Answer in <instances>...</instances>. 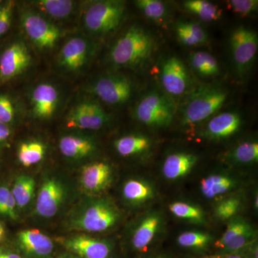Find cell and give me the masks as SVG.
<instances>
[{"mask_svg": "<svg viewBox=\"0 0 258 258\" xmlns=\"http://www.w3.org/2000/svg\"><path fill=\"white\" fill-rule=\"evenodd\" d=\"M227 98V93L221 88L203 86L199 88L184 107L183 124H195L208 119L222 108Z\"/></svg>", "mask_w": 258, "mask_h": 258, "instance_id": "4", "label": "cell"}, {"mask_svg": "<svg viewBox=\"0 0 258 258\" xmlns=\"http://www.w3.org/2000/svg\"><path fill=\"white\" fill-rule=\"evenodd\" d=\"M2 3H3V2L0 1V5H1V4H2Z\"/></svg>", "mask_w": 258, "mask_h": 258, "instance_id": "48", "label": "cell"}, {"mask_svg": "<svg viewBox=\"0 0 258 258\" xmlns=\"http://www.w3.org/2000/svg\"><path fill=\"white\" fill-rule=\"evenodd\" d=\"M91 91L107 104H123L132 96L133 83L124 75H107L96 80L91 86Z\"/></svg>", "mask_w": 258, "mask_h": 258, "instance_id": "10", "label": "cell"}, {"mask_svg": "<svg viewBox=\"0 0 258 258\" xmlns=\"http://www.w3.org/2000/svg\"><path fill=\"white\" fill-rule=\"evenodd\" d=\"M157 195L154 184L144 178H131L125 181L121 189L123 201L132 208H142L152 203Z\"/></svg>", "mask_w": 258, "mask_h": 258, "instance_id": "21", "label": "cell"}, {"mask_svg": "<svg viewBox=\"0 0 258 258\" xmlns=\"http://www.w3.org/2000/svg\"><path fill=\"white\" fill-rule=\"evenodd\" d=\"M110 116L96 102L84 101L75 106L66 118V126L81 130H99L106 126Z\"/></svg>", "mask_w": 258, "mask_h": 258, "instance_id": "11", "label": "cell"}, {"mask_svg": "<svg viewBox=\"0 0 258 258\" xmlns=\"http://www.w3.org/2000/svg\"><path fill=\"white\" fill-rule=\"evenodd\" d=\"M174 113V103L168 97L152 91L146 94L137 103L134 117L147 126L165 128L172 123Z\"/></svg>", "mask_w": 258, "mask_h": 258, "instance_id": "5", "label": "cell"}, {"mask_svg": "<svg viewBox=\"0 0 258 258\" xmlns=\"http://www.w3.org/2000/svg\"><path fill=\"white\" fill-rule=\"evenodd\" d=\"M244 197L240 195H231L219 200L215 208V215L221 220H230L236 216L244 208Z\"/></svg>", "mask_w": 258, "mask_h": 258, "instance_id": "34", "label": "cell"}, {"mask_svg": "<svg viewBox=\"0 0 258 258\" xmlns=\"http://www.w3.org/2000/svg\"><path fill=\"white\" fill-rule=\"evenodd\" d=\"M230 47L236 71L243 76L252 67L257 54V33L243 26L235 28L230 35Z\"/></svg>", "mask_w": 258, "mask_h": 258, "instance_id": "8", "label": "cell"}, {"mask_svg": "<svg viewBox=\"0 0 258 258\" xmlns=\"http://www.w3.org/2000/svg\"><path fill=\"white\" fill-rule=\"evenodd\" d=\"M164 214L158 210H149L139 217L130 231L129 245L134 252L145 253L152 248L165 229Z\"/></svg>", "mask_w": 258, "mask_h": 258, "instance_id": "6", "label": "cell"}, {"mask_svg": "<svg viewBox=\"0 0 258 258\" xmlns=\"http://www.w3.org/2000/svg\"><path fill=\"white\" fill-rule=\"evenodd\" d=\"M31 62V55L23 42L11 44L0 56V86L25 72Z\"/></svg>", "mask_w": 258, "mask_h": 258, "instance_id": "13", "label": "cell"}, {"mask_svg": "<svg viewBox=\"0 0 258 258\" xmlns=\"http://www.w3.org/2000/svg\"><path fill=\"white\" fill-rule=\"evenodd\" d=\"M35 8L54 19L69 18L74 10L75 3L70 0H38L32 2Z\"/></svg>", "mask_w": 258, "mask_h": 258, "instance_id": "33", "label": "cell"}, {"mask_svg": "<svg viewBox=\"0 0 258 258\" xmlns=\"http://www.w3.org/2000/svg\"><path fill=\"white\" fill-rule=\"evenodd\" d=\"M12 135L11 128L9 125L0 122V145L5 144Z\"/></svg>", "mask_w": 258, "mask_h": 258, "instance_id": "42", "label": "cell"}, {"mask_svg": "<svg viewBox=\"0 0 258 258\" xmlns=\"http://www.w3.org/2000/svg\"><path fill=\"white\" fill-rule=\"evenodd\" d=\"M240 115L234 112H225L211 118L205 128V136L212 140H222L232 137L240 130Z\"/></svg>", "mask_w": 258, "mask_h": 258, "instance_id": "22", "label": "cell"}, {"mask_svg": "<svg viewBox=\"0 0 258 258\" xmlns=\"http://www.w3.org/2000/svg\"><path fill=\"white\" fill-rule=\"evenodd\" d=\"M5 235V230L4 228H3V225L0 223V242L3 240V237H4Z\"/></svg>", "mask_w": 258, "mask_h": 258, "instance_id": "45", "label": "cell"}, {"mask_svg": "<svg viewBox=\"0 0 258 258\" xmlns=\"http://www.w3.org/2000/svg\"><path fill=\"white\" fill-rule=\"evenodd\" d=\"M91 55V43L84 37H74L61 48L57 55V66L68 72H79L88 63Z\"/></svg>", "mask_w": 258, "mask_h": 258, "instance_id": "14", "label": "cell"}, {"mask_svg": "<svg viewBox=\"0 0 258 258\" xmlns=\"http://www.w3.org/2000/svg\"><path fill=\"white\" fill-rule=\"evenodd\" d=\"M0 258H23L20 254L10 250V249L0 248Z\"/></svg>", "mask_w": 258, "mask_h": 258, "instance_id": "43", "label": "cell"}, {"mask_svg": "<svg viewBox=\"0 0 258 258\" xmlns=\"http://www.w3.org/2000/svg\"><path fill=\"white\" fill-rule=\"evenodd\" d=\"M154 47L151 34L139 25H132L113 44L109 60L116 67H137L147 62Z\"/></svg>", "mask_w": 258, "mask_h": 258, "instance_id": "2", "label": "cell"}, {"mask_svg": "<svg viewBox=\"0 0 258 258\" xmlns=\"http://www.w3.org/2000/svg\"><path fill=\"white\" fill-rule=\"evenodd\" d=\"M257 231L253 225L240 215L229 220L221 237L214 242L216 253H234L257 241Z\"/></svg>", "mask_w": 258, "mask_h": 258, "instance_id": "7", "label": "cell"}, {"mask_svg": "<svg viewBox=\"0 0 258 258\" xmlns=\"http://www.w3.org/2000/svg\"><path fill=\"white\" fill-rule=\"evenodd\" d=\"M191 258H247L243 254L237 252L234 253L220 254L215 253L212 254H204L199 257Z\"/></svg>", "mask_w": 258, "mask_h": 258, "instance_id": "41", "label": "cell"}, {"mask_svg": "<svg viewBox=\"0 0 258 258\" xmlns=\"http://www.w3.org/2000/svg\"><path fill=\"white\" fill-rule=\"evenodd\" d=\"M152 147V141L143 134H128L114 142L115 151L123 157L141 155L149 152Z\"/></svg>", "mask_w": 258, "mask_h": 258, "instance_id": "25", "label": "cell"}, {"mask_svg": "<svg viewBox=\"0 0 258 258\" xmlns=\"http://www.w3.org/2000/svg\"><path fill=\"white\" fill-rule=\"evenodd\" d=\"M189 63L197 74L203 78L216 76L220 74L217 59L210 52L197 51L190 55Z\"/></svg>", "mask_w": 258, "mask_h": 258, "instance_id": "29", "label": "cell"}, {"mask_svg": "<svg viewBox=\"0 0 258 258\" xmlns=\"http://www.w3.org/2000/svg\"><path fill=\"white\" fill-rule=\"evenodd\" d=\"M18 207L11 190L7 186H0V215L16 220Z\"/></svg>", "mask_w": 258, "mask_h": 258, "instance_id": "37", "label": "cell"}, {"mask_svg": "<svg viewBox=\"0 0 258 258\" xmlns=\"http://www.w3.org/2000/svg\"><path fill=\"white\" fill-rule=\"evenodd\" d=\"M66 185L58 178H47L42 183L37 195L35 212L42 218L55 217L67 198Z\"/></svg>", "mask_w": 258, "mask_h": 258, "instance_id": "12", "label": "cell"}, {"mask_svg": "<svg viewBox=\"0 0 258 258\" xmlns=\"http://www.w3.org/2000/svg\"><path fill=\"white\" fill-rule=\"evenodd\" d=\"M60 258H76V257H71V256H63V257H60Z\"/></svg>", "mask_w": 258, "mask_h": 258, "instance_id": "47", "label": "cell"}, {"mask_svg": "<svg viewBox=\"0 0 258 258\" xmlns=\"http://www.w3.org/2000/svg\"><path fill=\"white\" fill-rule=\"evenodd\" d=\"M19 247L27 258H52L54 244L50 237L37 230L20 231L17 235Z\"/></svg>", "mask_w": 258, "mask_h": 258, "instance_id": "18", "label": "cell"}, {"mask_svg": "<svg viewBox=\"0 0 258 258\" xmlns=\"http://www.w3.org/2000/svg\"><path fill=\"white\" fill-rule=\"evenodd\" d=\"M45 153L46 147L40 141H27L19 146L18 161L25 167H30L40 163L45 157Z\"/></svg>", "mask_w": 258, "mask_h": 258, "instance_id": "30", "label": "cell"}, {"mask_svg": "<svg viewBox=\"0 0 258 258\" xmlns=\"http://www.w3.org/2000/svg\"><path fill=\"white\" fill-rule=\"evenodd\" d=\"M35 181L31 176L22 174L15 180L11 190L18 208L28 206L35 195Z\"/></svg>", "mask_w": 258, "mask_h": 258, "instance_id": "32", "label": "cell"}, {"mask_svg": "<svg viewBox=\"0 0 258 258\" xmlns=\"http://www.w3.org/2000/svg\"><path fill=\"white\" fill-rule=\"evenodd\" d=\"M176 242L182 248L204 252L214 244V237L211 234L203 231H185L178 235Z\"/></svg>", "mask_w": 258, "mask_h": 258, "instance_id": "27", "label": "cell"}, {"mask_svg": "<svg viewBox=\"0 0 258 258\" xmlns=\"http://www.w3.org/2000/svg\"><path fill=\"white\" fill-rule=\"evenodd\" d=\"M61 243L70 252L82 258H112L113 244L111 241L87 235H76L62 239Z\"/></svg>", "mask_w": 258, "mask_h": 258, "instance_id": "16", "label": "cell"}, {"mask_svg": "<svg viewBox=\"0 0 258 258\" xmlns=\"http://www.w3.org/2000/svg\"><path fill=\"white\" fill-rule=\"evenodd\" d=\"M169 210L176 218L195 225H204L207 224L206 214L198 205L187 202L176 201L169 205Z\"/></svg>", "mask_w": 258, "mask_h": 258, "instance_id": "28", "label": "cell"}, {"mask_svg": "<svg viewBox=\"0 0 258 258\" xmlns=\"http://www.w3.org/2000/svg\"><path fill=\"white\" fill-rule=\"evenodd\" d=\"M257 199H258L257 193H256V198H255V197H254V203H253L254 210H257V208H258Z\"/></svg>", "mask_w": 258, "mask_h": 258, "instance_id": "46", "label": "cell"}, {"mask_svg": "<svg viewBox=\"0 0 258 258\" xmlns=\"http://www.w3.org/2000/svg\"><path fill=\"white\" fill-rule=\"evenodd\" d=\"M195 154L186 152H176L169 154L161 167L163 176L166 179L175 181L187 176L198 161Z\"/></svg>", "mask_w": 258, "mask_h": 258, "instance_id": "24", "label": "cell"}, {"mask_svg": "<svg viewBox=\"0 0 258 258\" xmlns=\"http://www.w3.org/2000/svg\"><path fill=\"white\" fill-rule=\"evenodd\" d=\"M15 3L13 1L0 5V37L5 35L10 28Z\"/></svg>", "mask_w": 258, "mask_h": 258, "instance_id": "40", "label": "cell"}, {"mask_svg": "<svg viewBox=\"0 0 258 258\" xmlns=\"http://www.w3.org/2000/svg\"><path fill=\"white\" fill-rule=\"evenodd\" d=\"M184 9L205 22L217 21L222 15L217 5L205 0H188L183 4Z\"/></svg>", "mask_w": 258, "mask_h": 258, "instance_id": "35", "label": "cell"}, {"mask_svg": "<svg viewBox=\"0 0 258 258\" xmlns=\"http://www.w3.org/2000/svg\"><path fill=\"white\" fill-rule=\"evenodd\" d=\"M226 160L232 164L245 165L258 161V144L255 141H244L226 155Z\"/></svg>", "mask_w": 258, "mask_h": 258, "instance_id": "31", "label": "cell"}, {"mask_svg": "<svg viewBox=\"0 0 258 258\" xmlns=\"http://www.w3.org/2000/svg\"><path fill=\"white\" fill-rule=\"evenodd\" d=\"M114 179L113 168L105 161H96L83 168L80 182L83 190L93 195L104 192Z\"/></svg>", "mask_w": 258, "mask_h": 258, "instance_id": "17", "label": "cell"}, {"mask_svg": "<svg viewBox=\"0 0 258 258\" xmlns=\"http://www.w3.org/2000/svg\"><path fill=\"white\" fill-rule=\"evenodd\" d=\"M241 185L237 176L228 173H213L200 181V190L203 197L208 200L224 198L234 192Z\"/></svg>", "mask_w": 258, "mask_h": 258, "instance_id": "20", "label": "cell"}, {"mask_svg": "<svg viewBox=\"0 0 258 258\" xmlns=\"http://www.w3.org/2000/svg\"><path fill=\"white\" fill-rule=\"evenodd\" d=\"M15 118V106L11 98L7 95H0V122L9 125Z\"/></svg>", "mask_w": 258, "mask_h": 258, "instance_id": "39", "label": "cell"}, {"mask_svg": "<svg viewBox=\"0 0 258 258\" xmlns=\"http://www.w3.org/2000/svg\"><path fill=\"white\" fill-rule=\"evenodd\" d=\"M21 23L30 40L41 50H50L60 38V29L36 12L24 10Z\"/></svg>", "mask_w": 258, "mask_h": 258, "instance_id": "9", "label": "cell"}, {"mask_svg": "<svg viewBox=\"0 0 258 258\" xmlns=\"http://www.w3.org/2000/svg\"><path fill=\"white\" fill-rule=\"evenodd\" d=\"M125 11L124 2L117 0L96 1L86 10L84 27L95 35H106L119 27Z\"/></svg>", "mask_w": 258, "mask_h": 258, "instance_id": "3", "label": "cell"}, {"mask_svg": "<svg viewBox=\"0 0 258 258\" xmlns=\"http://www.w3.org/2000/svg\"><path fill=\"white\" fill-rule=\"evenodd\" d=\"M61 154L71 160H80L91 157L97 150L96 142L92 138L68 134L61 137L59 142Z\"/></svg>", "mask_w": 258, "mask_h": 258, "instance_id": "23", "label": "cell"}, {"mask_svg": "<svg viewBox=\"0 0 258 258\" xmlns=\"http://www.w3.org/2000/svg\"><path fill=\"white\" fill-rule=\"evenodd\" d=\"M121 218V212L111 199L93 198L75 210L69 227L80 232H105L116 227Z\"/></svg>", "mask_w": 258, "mask_h": 258, "instance_id": "1", "label": "cell"}, {"mask_svg": "<svg viewBox=\"0 0 258 258\" xmlns=\"http://www.w3.org/2000/svg\"><path fill=\"white\" fill-rule=\"evenodd\" d=\"M147 258H171L169 255L165 253H157L153 254V255L149 256Z\"/></svg>", "mask_w": 258, "mask_h": 258, "instance_id": "44", "label": "cell"}, {"mask_svg": "<svg viewBox=\"0 0 258 258\" xmlns=\"http://www.w3.org/2000/svg\"><path fill=\"white\" fill-rule=\"evenodd\" d=\"M59 99L58 91L53 85L47 83L37 85L31 95L32 113L39 119H49L55 113Z\"/></svg>", "mask_w": 258, "mask_h": 258, "instance_id": "19", "label": "cell"}, {"mask_svg": "<svg viewBox=\"0 0 258 258\" xmlns=\"http://www.w3.org/2000/svg\"><path fill=\"white\" fill-rule=\"evenodd\" d=\"M161 84L168 94L179 96L184 94L189 86V76L182 60L171 56L161 64Z\"/></svg>", "mask_w": 258, "mask_h": 258, "instance_id": "15", "label": "cell"}, {"mask_svg": "<svg viewBox=\"0 0 258 258\" xmlns=\"http://www.w3.org/2000/svg\"><path fill=\"white\" fill-rule=\"evenodd\" d=\"M136 5L148 19L157 23L163 21L167 13L165 4L159 0H138Z\"/></svg>", "mask_w": 258, "mask_h": 258, "instance_id": "36", "label": "cell"}, {"mask_svg": "<svg viewBox=\"0 0 258 258\" xmlns=\"http://www.w3.org/2000/svg\"><path fill=\"white\" fill-rule=\"evenodd\" d=\"M229 6L236 14L246 16L257 11V0H231Z\"/></svg>", "mask_w": 258, "mask_h": 258, "instance_id": "38", "label": "cell"}, {"mask_svg": "<svg viewBox=\"0 0 258 258\" xmlns=\"http://www.w3.org/2000/svg\"><path fill=\"white\" fill-rule=\"evenodd\" d=\"M176 36L183 45L199 46L208 42V35L203 27L194 22H181L176 25Z\"/></svg>", "mask_w": 258, "mask_h": 258, "instance_id": "26", "label": "cell"}]
</instances>
